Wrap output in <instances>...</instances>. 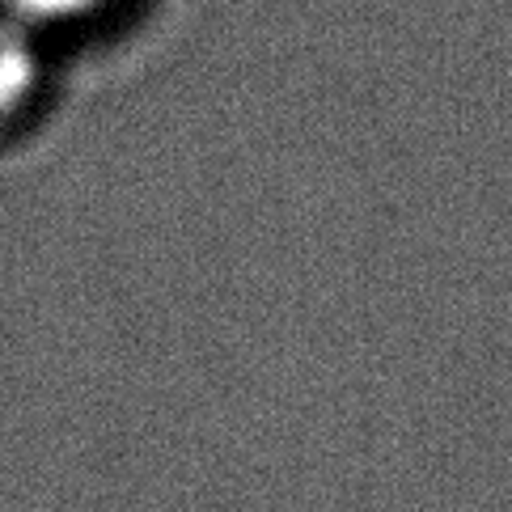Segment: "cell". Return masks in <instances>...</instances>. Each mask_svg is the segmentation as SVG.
Here are the masks:
<instances>
[{
  "instance_id": "cell-2",
  "label": "cell",
  "mask_w": 512,
  "mask_h": 512,
  "mask_svg": "<svg viewBox=\"0 0 512 512\" xmlns=\"http://www.w3.org/2000/svg\"><path fill=\"white\" fill-rule=\"evenodd\" d=\"M111 0H0V13L17 17L22 26H30L34 34L43 30H60V26H77L85 17L102 13Z\"/></svg>"
},
{
  "instance_id": "cell-1",
  "label": "cell",
  "mask_w": 512,
  "mask_h": 512,
  "mask_svg": "<svg viewBox=\"0 0 512 512\" xmlns=\"http://www.w3.org/2000/svg\"><path fill=\"white\" fill-rule=\"evenodd\" d=\"M43 81V47L39 34L17 17L0 13V123L26 111Z\"/></svg>"
}]
</instances>
